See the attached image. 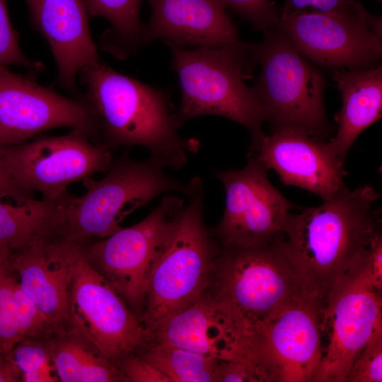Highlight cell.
<instances>
[{"mask_svg": "<svg viewBox=\"0 0 382 382\" xmlns=\"http://www.w3.org/2000/svg\"><path fill=\"white\" fill-rule=\"evenodd\" d=\"M61 382H127L115 364L77 330L66 326L48 338Z\"/></svg>", "mask_w": 382, "mask_h": 382, "instance_id": "cell-22", "label": "cell"}, {"mask_svg": "<svg viewBox=\"0 0 382 382\" xmlns=\"http://www.w3.org/2000/svg\"><path fill=\"white\" fill-rule=\"evenodd\" d=\"M378 1H381V0H378Z\"/></svg>", "mask_w": 382, "mask_h": 382, "instance_id": "cell-39", "label": "cell"}, {"mask_svg": "<svg viewBox=\"0 0 382 382\" xmlns=\"http://www.w3.org/2000/svg\"><path fill=\"white\" fill-rule=\"evenodd\" d=\"M332 79L342 95V105L335 115L336 134L326 142L341 163L359 135L381 117L382 66L335 69Z\"/></svg>", "mask_w": 382, "mask_h": 382, "instance_id": "cell-21", "label": "cell"}, {"mask_svg": "<svg viewBox=\"0 0 382 382\" xmlns=\"http://www.w3.org/2000/svg\"><path fill=\"white\" fill-rule=\"evenodd\" d=\"M369 185L345 186L315 207L290 214L281 243L304 288L325 303L335 284L364 259L380 232Z\"/></svg>", "mask_w": 382, "mask_h": 382, "instance_id": "cell-1", "label": "cell"}, {"mask_svg": "<svg viewBox=\"0 0 382 382\" xmlns=\"http://www.w3.org/2000/svg\"><path fill=\"white\" fill-rule=\"evenodd\" d=\"M22 381L21 373L9 353H4L0 361V382Z\"/></svg>", "mask_w": 382, "mask_h": 382, "instance_id": "cell-36", "label": "cell"}, {"mask_svg": "<svg viewBox=\"0 0 382 382\" xmlns=\"http://www.w3.org/2000/svg\"><path fill=\"white\" fill-rule=\"evenodd\" d=\"M166 168L151 157L139 161L122 155L113 159L103 178L82 180L83 195L69 194L57 202L55 237L81 245L103 239L121 228L129 214L162 194L176 192L188 197L194 190L193 178L183 184Z\"/></svg>", "mask_w": 382, "mask_h": 382, "instance_id": "cell-3", "label": "cell"}, {"mask_svg": "<svg viewBox=\"0 0 382 382\" xmlns=\"http://www.w3.org/2000/svg\"><path fill=\"white\" fill-rule=\"evenodd\" d=\"M89 137L85 131L75 128L65 135L1 145V151L5 165L18 187L37 191L43 200L55 203L69 195L70 184L105 173L112 165L111 149L93 144Z\"/></svg>", "mask_w": 382, "mask_h": 382, "instance_id": "cell-10", "label": "cell"}, {"mask_svg": "<svg viewBox=\"0 0 382 382\" xmlns=\"http://www.w3.org/2000/svg\"><path fill=\"white\" fill-rule=\"evenodd\" d=\"M135 352L169 382H214L219 359L166 343H146Z\"/></svg>", "mask_w": 382, "mask_h": 382, "instance_id": "cell-24", "label": "cell"}, {"mask_svg": "<svg viewBox=\"0 0 382 382\" xmlns=\"http://www.w3.org/2000/svg\"><path fill=\"white\" fill-rule=\"evenodd\" d=\"M57 202L36 200L11 204L0 199V243L11 251L54 238Z\"/></svg>", "mask_w": 382, "mask_h": 382, "instance_id": "cell-23", "label": "cell"}, {"mask_svg": "<svg viewBox=\"0 0 382 382\" xmlns=\"http://www.w3.org/2000/svg\"><path fill=\"white\" fill-rule=\"evenodd\" d=\"M11 250L6 244L0 243V261L11 253Z\"/></svg>", "mask_w": 382, "mask_h": 382, "instance_id": "cell-37", "label": "cell"}, {"mask_svg": "<svg viewBox=\"0 0 382 382\" xmlns=\"http://www.w3.org/2000/svg\"><path fill=\"white\" fill-rule=\"evenodd\" d=\"M78 128L90 137L98 120L85 100L64 97L32 77L0 66V144L16 145L57 127Z\"/></svg>", "mask_w": 382, "mask_h": 382, "instance_id": "cell-15", "label": "cell"}, {"mask_svg": "<svg viewBox=\"0 0 382 382\" xmlns=\"http://www.w3.org/2000/svg\"><path fill=\"white\" fill-rule=\"evenodd\" d=\"M250 335L205 292L195 303L144 333V343H166L248 365Z\"/></svg>", "mask_w": 382, "mask_h": 382, "instance_id": "cell-18", "label": "cell"}, {"mask_svg": "<svg viewBox=\"0 0 382 382\" xmlns=\"http://www.w3.org/2000/svg\"><path fill=\"white\" fill-rule=\"evenodd\" d=\"M11 253L0 261V350L4 353L9 352L23 339L13 294L16 274L11 264Z\"/></svg>", "mask_w": 382, "mask_h": 382, "instance_id": "cell-27", "label": "cell"}, {"mask_svg": "<svg viewBox=\"0 0 382 382\" xmlns=\"http://www.w3.org/2000/svg\"><path fill=\"white\" fill-rule=\"evenodd\" d=\"M154 265L141 317L144 333L183 311L205 293L221 248L204 219V190L195 187Z\"/></svg>", "mask_w": 382, "mask_h": 382, "instance_id": "cell-5", "label": "cell"}, {"mask_svg": "<svg viewBox=\"0 0 382 382\" xmlns=\"http://www.w3.org/2000/svg\"><path fill=\"white\" fill-rule=\"evenodd\" d=\"M277 25L303 57L321 66L366 69L381 57V17L369 14L362 4L343 11L280 16Z\"/></svg>", "mask_w": 382, "mask_h": 382, "instance_id": "cell-12", "label": "cell"}, {"mask_svg": "<svg viewBox=\"0 0 382 382\" xmlns=\"http://www.w3.org/2000/svg\"><path fill=\"white\" fill-rule=\"evenodd\" d=\"M141 0H86L88 15L108 19L112 29L106 33L105 47L117 57L136 51L141 42Z\"/></svg>", "mask_w": 382, "mask_h": 382, "instance_id": "cell-25", "label": "cell"}, {"mask_svg": "<svg viewBox=\"0 0 382 382\" xmlns=\"http://www.w3.org/2000/svg\"><path fill=\"white\" fill-rule=\"evenodd\" d=\"M257 45L261 72L253 88L272 130L288 129L325 141L330 134L323 103L325 81L276 25Z\"/></svg>", "mask_w": 382, "mask_h": 382, "instance_id": "cell-7", "label": "cell"}, {"mask_svg": "<svg viewBox=\"0 0 382 382\" xmlns=\"http://www.w3.org/2000/svg\"><path fill=\"white\" fill-rule=\"evenodd\" d=\"M68 326L113 363L144 343L140 319L116 289L91 267L83 250L74 274Z\"/></svg>", "mask_w": 382, "mask_h": 382, "instance_id": "cell-14", "label": "cell"}, {"mask_svg": "<svg viewBox=\"0 0 382 382\" xmlns=\"http://www.w3.org/2000/svg\"><path fill=\"white\" fill-rule=\"evenodd\" d=\"M280 16L301 11L331 12L352 9L361 4L353 0H284Z\"/></svg>", "mask_w": 382, "mask_h": 382, "instance_id": "cell-33", "label": "cell"}, {"mask_svg": "<svg viewBox=\"0 0 382 382\" xmlns=\"http://www.w3.org/2000/svg\"><path fill=\"white\" fill-rule=\"evenodd\" d=\"M323 307L313 295L299 296L252 337L248 364L260 382H312L322 354Z\"/></svg>", "mask_w": 382, "mask_h": 382, "instance_id": "cell-11", "label": "cell"}, {"mask_svg": "<svg viewBox=\"0 0 382 382\" xmlns=\"http://www.w3.org/2000/svg\"><path fill=\"white\" fill-rule=\"evenodd\" d=\"M265 33L277 25L280 14L272 0H216Z\"/></svg>", "mask_w": 382, "mask_h": 382, "instance_id": "cell-31", "label": "cell"}, {"mask_svg": "<svg viewBox=\"0 0 382 382\" xmlns=\"http://www.w3.org/2000/svg\"><path fill=\"white\" fill-rule=\"evenodd\" d=\"M382 381V328L370 338L354 364L345 382Z\"/></svg>", "mask_w": 382, "mask_h": 382, "instance_id": "cell-29", "label": "cell"}, {"mask_svg": "<svg viewBox=\"0 0 382 382\" xmlns=\"http://www.w3.org/2000/svg\"><path fill=\"white\" fill-rule=\"evenodd\" d=\"M367 254L335 284L323 305L321 328L327 340L312 382H345L370 338L382 328V288L372 279Z\"/></svg>", "mask_w": 382, "mask_h": 382, "instance_id": "cell-9", "label": "cell"}, {"mask_svg": "<svg viewBox=\"0 0 382 382\" xmlns=\"http://www.w3.org/2000/svg\"><path fill=\"white\" fill-rule=\"evenodd\" d=\"M81 253L82 245L56 237L11 253L21 289L58 330L68 326L74 274Z\"/></svg>", "mask_w": 382, "mask_h": 382, "instance_id": "cell-17", "label": "cell"}, {"mask_svg": "<svg viewBox=\"0 0 382 382\" xmlns=\"http://www.w3.org/2000/svg\"><path fill=\"white\" fill-rule=\"evenodd\" d=\"M18 35L13 28L7 10V0H0V66L18 65L42 71L44 65L30 60L21 51Z\"/></svg>", "mask_w": 382, "mask_h": 382, "instance_id": "cell-30", "label": "cell"}, {"mask_svg": "<svg viewBox=\"0 0 382 382\" xmlns=\"http://www.w3.org/2000/svg\"><path fill=\"white\" fill-rule=\"evenodd\" d=\"M127 382H169L152 364L136 352L114 362Z\"/></svg>", "mask_w": 382, "mask_h": 382, "instance_id": "cell-32", "label": "cell"}, {"mask_svg": "<svg viewBox=\"0 0 382 382\" xmlns=\"http://www.w3.org/2000/svg\"><path fill=\"white\" fill-rule=\"evenodd\" d=\"M166 43L181 87L180 105L175 112L180 125L195 117L218 115L243 125L252 136L262 132L263 106L245 83L257 62V45L238 41L189 50Z\"/></svg>", "mask_w": 382, "mask_h": 382, "instance_id": "cell-4", "label": "cell"}, {"mask_svg": "<svg viewBox=\"0 0 382 382\" xmlns=\"http://www.w3.org/2000/svg\"><path fill=\"white\" fill-rule=\"evenodd\" d=\"M185 204L181 197L166 195L140 222L82 245L91 267L116 289L139 319L154 265Z\"/></svg>", "mask_w": 382, "mask_h": 382, "instance_id": "cell-8", "label": "cell"}, {"mask_svg": "<svg viewBox=\"0 0 382 382\" xmlns=\"http://www.w3.org/2000/svg\"><path fill=\"white\" fill-rule=\"evenodd\" d=\"M33 25L48 42L60 85L77 93L76 76L101 62L89 30L86 0H25Z\"/></svg>", "mask_w": 382, "mask_h": 382, "instance_id": "cell-19", "label": "cell"}, {"mask_svg": "<svg viewBox=\"0 0 382 382\" xmlns=\"http://www.w3.org/2000/svg\"><path fill=\"white\" fill-rule=\"evenodd\" d=\"M267 170L253 159L241 169L215 170L226 194L214 231L221 248H259L282 238L294 204L271 184Z\"/></svg>", "mask_w": 382, "mask_h": 382, "instance_id": "cell-13", "label": "cell"}, {"mask_svg": "<svg viewBox=\"0 0 382 382\" xmlns=\"http://www.w3.org/2000/svg\"><path fill=\"white\" fill-rule=\"evenodd\" d=\"M23 382H58L48 339L25 337L8 352Z\"/></svg>", "mask_w": 382, "mask_h": 382, "instance_id": "cell-26", "label": "cell"}, {"mask_svg": "<svg viewBox=\"0 0 382 382\" xmlns=\"http://www.w3.org/2000/svg\"><path fill=\"white\" fill-rule=\"evenodd\" d=\"M4 354V353L2 352L0 350V361H1V359H2Z\"/></svg>", "mask_w": 382, "mask_h": 382, "instance_id": "cell-38", "label": "cell"}, {"mask_svg": "<svg viewBox=\"0 0 382 382\" xmlns=\"http://www.w3.org/2000/svg\"><path fill=\"white\" fill-rule=\"evenodd\" d=\"M13 294L17 306L19 328L23 338L48 339L58 331L57 328L23 291L17 277L14 283Z\"/></svg>", "mask_w": 382, "mask_h": 382, "instance_id": "cell-28", "label": "cell"}, {"mask_svg": "<svg viewBox=\"0 0 382 382\" xmlns=\"http://www.w3.org/2000/svg\"><path fill=\"white\" fill-rule=\"evenodd\" d=\"M149 22L141 42L161 39L177 46L220 47L238 42L237 29L216 0H149Z\"/></svg>", "mask_w": 382, "mask_h": 382, "instance_id": "cell-20", "label": "cell"}, {"mask_svg": "<svg viewBox=\"0 0 382 382\" xmlns=\"http://www.w3.org/2000/svg\"><path fill=\"white\" fill-rule=\"evenodd\" d=\"M281 239L259 248H221L205 291L252 337L288 303L311 294L286 257Z\"/></svg>", "mask_w": 382, "mask_h": 382, "instance_id": "cell-6", "label": "cell"}, {"mask_svg": "<svg viewBox=\"0 0 382 382\" xmlns=\"http://www.w3.org/2000/svg\"><path fill=\"white\" fill-rule=\"evenodd\" d=\"M214 382H260V380L245 364L234 360L219 359Z\"/></svg>", "mask_w": 382, "mask_h": 382, "instance_id": "cell-34", "label": "cell"}, {"mask_svg": "<svg viewBox=\"0 0 382 382\" xmlns=\"http://www.w3.org/2000/svg\"><path fill=\"white\" fill-rule=\"evenodd\" d=\"M327 141L288 129L252 137L248 159L274 169L281 181L326 199L342 189L344 163L329 151Z\"/></svg>", "mask_w": 382, "mask_h": 382, "instance_id": "cell-16", "label": "cell"}, {"mask_svg": "<svg viewBox=\"0 0 382 382\" xmlns=\"http://www.w3.org/2000/svg\"><path fill=\"white\" fill-rule=\"evenodd\" d=\"M11 198L16 204L33 199V192L23 190L12 179L4 162L0 144V199Z\"/></svg>", "mask_w": 382, "mask_h": 382, "instance_id": "cell-35", "label": "cell"}, {"mask_svg": "<svg viewBox=\"0 0 382 382\" xmlns=\"http://www.w3.org/2000/svg\"><path fill=\"white\" fill-rule=\"evenodd\" d=\"M86 102L93 111L109 149L142 146L166 168H183L199 147L182 137L168 93L120 74L102 62L79 72Z\"/></svg>", "mask_w": 382, "mask_h": 382, "instance_id": "cell-2", "label": "cell"}]
</instances>
